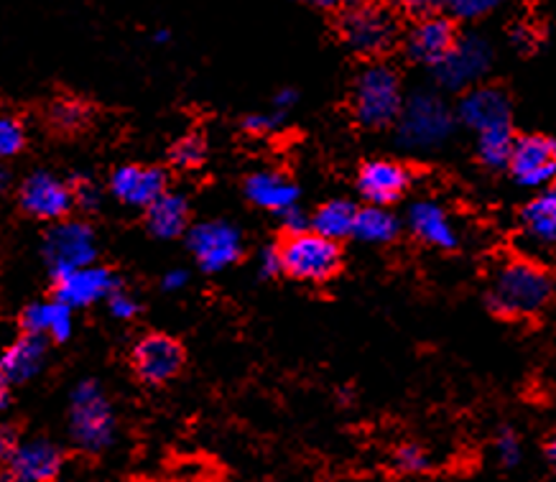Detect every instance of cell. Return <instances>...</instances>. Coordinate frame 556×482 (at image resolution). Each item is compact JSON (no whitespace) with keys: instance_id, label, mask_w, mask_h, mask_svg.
<instances>
[{"instance_id":"39","label":"cell","mask_w":556,"mask_h":482,"mask_svg":"<svg viewBox=\"0 0 556 482\" xmlns=\"http://www.w3.org/2000/svg\"><path fill=\"white\" fill-rule=\"evenodd\" d=\"M75 200H77V204H83L85 210H94L100 202V192L92 185H83V187H77Z\"/></svg>"},{"instance_id":"17","label":"cell","mask_w":556,"mask_h":482,"mask_svg":"<svg viewBox=\"0 0 556 482\" xmlns=\"http://www.w3.org/2000/svg\"><path fill=\"white\" fill-rule=\"evenodd\" d=\"M110 189L130 207H149L159 194L166 192V174L153 166H121L110 177Z\"/></svg>"},{"instance_id":"16","label":"cell","mask_w":556,"mask_h":482,"mask_svg":"<svg viewBox=\"0 0 556 482\" xmlns=\"http://www.w3.org/2000/svg\"><path fill=\"white\" fill-rule=\"evenodd\" d=\"M457 41V31L455 24L447 16H421L419 24L412 28L406 39V51L414 62L421 64H439L444 60V54L455 47Z\"/></svg>"},{"instance_id":"11","label":"cell","mask_w":556,"mask_h":482,"mask_svg":"<svg viewBox=\"0 0 556 482\" xmlns=\"http://www.w3.org/2000/svg\"><path fill=\"white\" fill-rule=\"evenodd\" d=\"M508 169L518 185L546 187L556 174V143L546 136H521L510 149Z\"/></svg>"},{"instance_id":"6","label":"cell","mask_w":556,"mask_h":482,"mask_svg":"<svg viewBox=\"0 0 556 482\" xmlns=\"http://www.w3.org/2000/svg\"><path fill=\"white\" fill-rule=\"evenodd\" d=\"M43 258H47L51 276L67 274L72 268L87 266L98 258L94 232L87 223L62 220L47 232L43 240Z\"/></svg>"},{"instance_id":"45","label":"cell","mask_w":556,"mask_h":482,"mask_svg":"<svg viewBox=\"0 0 556 482\" xmlns=\"http://www.w3.org/2000/svg\"><path fill=\"white\" fill-rule=\"evenodd\" d=\"M3 189H5V172L0 169V194H3Z\"/></svg>"},{"instance_id":"18","label":"cell","mask_w":556,"mask_h":482,"mask_svg":"<svg viewBox=\"0 0 556 482\" xmlns=\"http://www.w3.org/2000/svg\"><path fill=\"white\" fill-rule=\"evenodd\" d=\"M43 363H47V340L41 334L26 332V338L16 340L0 355V376L9 383H26L39 376Z\"/></svg>"},{"instance_id":"40","label":"cell","mask_w":556,"mask_h":482,"mask_svg":"<svg viewBox=\"0 0 556 482\" xmlns=\"http://www.w3.org/2000/svg\"><path fill=\"white\" fill-rule=\"evenodd\" d=\"M497 447H501V455L508 465L516 462V459H518V442H516L514 434H510V432L503 434L501 442H497Z\"/></svg>"},{"instance_id":"30","label":"cell","mask_w":556,"mask_h":482,"mask_svg":"<svg viewBox=\"0 0 556 482\" xmlns=\"http://www.w3.org/2000/svg\"><path fill=\"white\" fill-rule=\"evenodd\" d=\"M442 3L447 5V11L455 18L472 21V18L488 16V13L493 11V9H497V5H501L503 0H442Z\"/></svg>"},{"instance_id":"42","label":"cell","mask_w":556,"mask_h":482,"mask_svg":"<svg viewBox=\"0 0 556 482\" xmlns=\"http://www.w3.org/2000/svg\"><path fill=\"white\" fill-rule=\"evenodd\" d=\"M302 3L312 5V9H321V11H340V9H348L353 0H302Z\"/></svg>"},{"instance_id":"25","label":"cell","mask_w":556,"mask_h":482,"mask_svg":"<svg viewBox=\"0 0 556 482\" xmlns=\"http://www.w3.org/2000/svg\"><path fill=\"white\" fill-rule=\"evenodd\" d=\"M399 230V217L391 210H386L383 204H370V207L355 212L353 236L363 243H391V240H396Z\"/></svg>"},{"instance_id":"2","label":"cell","mask_w":556,"mask_h":482,"mask_svg":"<svg viewBox=\"0 0 556 482\" xmlns=\"http://www.w3.org/2000/svg\"><path fill=\"white\" fill-rule=\"evenodd\" d=\"M353 105L357 120L365 128H386L401 118L404 94H401L399 75L386 64H372L355 79Z\"/></svg>"},{"instance_id":"12","label":"cell","mask_w":556,"mask_h":482,"mask_svg":"<svg viewBox=\"0 0 556 482\" xmlns=\"http://www.w3.org/2000/svg\"><path fill=\"white\" fill-rule=\"evenodd\" d=\"M64 455L56 444L47 440H31L16 444L5 459V478L11 482H49L62 472Z\"/></svg>"},{"instance_id":"32","label":"cell","mask_w":556,"mask_h":482,"mask_svg":"<svg viewBox=\"0 0 556 482\" xmlns=\"http://www.w3.org/2000/svg\"><path fill=\"white\" fill-rule=\"evenodd\" d=\"M281 123H283V113L276 111V113H268V115H248L243 128L253 136H268V134H274V130L281 126Z\"/></svg>"},{"instance_id":"37","label":"cell","mask_w":556,"mask_h":482,"mask_svg":"<svg viewBox=\"0 0 556 482\" xmlns=\"http://www.w3.org/2000/svg\"><path fill=\"white\" fill-rule=\"evenodd\" d=\"M261 274L268 276V279L281 274V253H278V245H268L266 251L261 253Z\"/></svg>"},{"instance_id":"8","label":"cell","mask_w":556,"mask_h":482,"mask_svg":"<svg viewBox=\"0 0 556 482\" xmlns=\"http://www.w3.org/2000/svg\"><path fill=\"white\" fill-rule=\"evenodd\" d=\"M401 118V138L414 149H431L452 134V113L437 94H416L406 102Z\"/></svg>"},{"instance_id":"19","label":"cell","mask_w":556,"mask_h":482,"mask_svg":"<svg viewBox=\"0 0 556 482\" xmlns=\"http://www.w3.org/2000/svg\"><path fill=\"white\" fill-rule=\"evenodd\" d=\"M521 238L529 243V251L546 253L556 243V194L548 189L546 194L531 200L521 210Z\"/></svg>"},{"instance_id":"31","label":"cell","mask_w":556,"mask_h":482,"mask_svg":"<svg viewBox=\"0 0 556 482\" xmlns=\"http://www.w3.org/2000/svg\"><path fill=\"white\" fill-rule=\"evenodd\" d=\"M393 462L404 472H424L429 467V455L421 447H416V444H404L393 455Z\"/></svg>"},{"instance_id":"41","label":"cell","mask_w":556,"mask_h":482,"mask_svg":"<svg viewBox=\"0 0 556 482\" xmlns=\"http://www.w3.org/2000/svg\"><path fill=\"white\" fill-rule=\"evenodd\" d=\"M187 279H189V274L187 271H181V268H177V271H169L164 276V289L166 291H179V289H185L187 287Z\"/></svg>"},{"instance_id":"34","label":"cell","mask_w":556,"mask_h":482,"mask_svg":"<svg viewBox=\"0 0 556 482\" xmlns=\"http://www.w3.org/2000/svg\"><path fill=\"white\" fill-rule=\"evenodd\" d=\"M278 215H281V223H283V228H287V236H296V232L309 230V217H306V212L299 210L296 204H291L289 210L278 212Z\"/></svg>"},{"instance_id":"26","label":"cell","mask_w":556,"mask_h":482,"mask_svg":"<svg viewBox=\"0 0 556 482\" xmlns=\"http://www.w3.org/2000/svg\"><path fill=\"white\" fill-rule=\"evenodd\" d=\"M355 212L357 207L348 200L325 202L317 212H314V217H309V230L319 232L321 238H329L334 240V243H340V240L353 236Z\"/></svg>"},{"instance_id":"47","label":"cell","mask_w":556,"mask_h":482,"mask_svg":"<svg viewBox=\"0 0 556 482\" xmlns=\"http://www.w3.org/2000/svg\"><path fill=\"white\" fill-rule=\"evenodd\" d=\"M49 482H60V480H49Z\"/></svg>"},{"instance_id":"5","label":"cell","mask_w":556,"mask_h":482,"mask_svg":"<svg viewBox=\"0 0 556 482\" xmlns=\"http://www.w3.org/2000/svg\"><path fill=\"white\" fill-rule=\"evenodd\" d=\"M72 436L79 447L87 452H100L113 442L115 421L105 393L94 381L79 383L72 393V414H70Z\"/></svg>"},{"instance_id":"24","label":"cell","mask_w":556,"mask_h":482,"mask_svg":"<svg viewBox=\"0 0 556 482\" xmlns=\"http://www.w3.org/2000/svg\"><path fill=\"white\" fill-rule=\"evenodd\" d=\"M24 327L26 332L41 334V338L67 342L72 334V309L67 304H62L60 299H51V302L31 304L24 312Z\"/></svg>"},{"instance_id":"35","label":"cell","mask_w":556,"mask_h":482,"mask_svg":"<svg viewBox=\"0 0 556 482\" xmlns=\"http://www.w3.org/2000/svg\"><path fill=\"white\" fill-rule=\"evenodd\" d=\"M396 5L412 16H429L442 5V0H396Z\"/></svg>"},{"instance_id":"9","label":"cell","mask_w":556,"mask_h":482,"mask_svg":"<svg viewBox=\"0 0 556 482\" xmlns=\"http://www.w3.org/2000/svg\"><path fill=\"white\" fill-rule=\"evenodd\" d=\"M136 376L149 385L169 383L172 378L179 376L185 365V347L169 334H146V338L134 347L130 355Z\"/></svg>"},{"instance_id":"23","label":"cell","mask_w":556,"mask_h":482,"mask_svg":"<svg viewBox=\"0 0 556 482\" xmlns=\"http://www.w3.org/2000/svg\"><path fill=\"white\" fill-rule=\"evenodd\" d=\"M248 200L268 212H283L299 202V187L278 172H258L245 181Z\"/></svg>"},{"instance_id":"21","label":"cell","mask_w":556,"mask_h":482,"mask_svg":"<svg viewBox=\"0 0 556 482\" xmlns=\"http://www.w3.org/2000/svg\"><path fill=\"white\" fill-rule=\"evenodd\" d=\"M408 228L424 243L442 248V251H452L459 243L457 230L452 228L447 212L439 207L437 202H416L408 210Z\"/></svg>"},{"instance_id":"15","label":"cell","mask_w":556,"mask_h":482,"mask_svg":"<svg viewBox=\"0 0 556 482\" xmlns=\"http://www.w3.org/2000/svg\"><path fill=\"white\" fill-rule=\"evenodd\" d=\"M412 185V172L399 161H368L357 177V189L370 204H391L406 194Z\"/></svg>"},{"instance_id":"20","label":"cell","mask_w":556,"mask_h":482,"mask_svg":"<svg viewBox=\"0 0 556 482\" xmlns=\"http://www.w3.org/2000/svg\"><path fill=\"white\" fill-rule=\"evenodd\" d=\"M459 115L472 130L503 126V123H510V102L501 90H493V87H478V90L467 92L465 100L459 102Z\"/></svg>"},{"instance_id":"1","label":"cell","mask_w":556,"mask_h":482,"mask_svg":"<svg viewBox=\"0 0 556 482\" xmlns=\"http://www.w3.org/2000/svg\"><path fill=\"white\" fill-rule=\"evenodd\" d=\"M554 283L544 266L531 258L506 261L497 268L490 289V309L501 317H533L546 309Z\"/></svg>"},{"instance_id":"10","label":"cell","mask_w":556,"mask_h":482,"mask_svg":"<svg viewBox=\"0 0 556 482\" xmlns=\"http://www.w3.org/2000/svg\"><path fill=\"white\" fill-rule=\"evenodd\" d=\"M490 60L493 54H490L488 41H482L480 36H465L463 41H455L442 62L434 64L437 77L447 90H465L485 75Z\"/></svg>"},{"instance_id":"4","label":"cell","mask_w":556,"mask_h":482,"mask_svg":"<svg viewBox=\"0 0 556 482\" xmlns=\"http://www.w3.org/2000/svg\"><path fill=\"white\" fill-rule=\"evenodd\" d=\"M340 34L342 41L357 54H383L399 39V21L391 9L380 3H350L342 9Z\"/></svg>"},{"instance_id":"36","label":"cell","mask_w":556,"mask_h":482,"mask_svg":"<svg viewBox=\"0 0 556 482\" xmlns=\"http://www.w3.org/2000/svg\"><path fill=\"white\" fill-rule=\"evenodd\" d=\"M54 120L64 128H77L79 120H83V111L77 105H72V102H64V105L54 107Z\"/></svg>"},{"instance_id":"3","label":"cell","mask_w":556,"mask_h":482,"mask_svg":"<svg viewBox=\"0 0 556 482\" xmlns=\"http://www.w3.org/2000/svg\"><path fill=\"white\" fill-rule=\"evenodd\" d=\"M278 253H281V271L296 281L325 283L342 268L340 245L314 230L287 236L278 245Z\"/></svg>"},{"instance_id":"14","label":"cell","mask_w":556,"mask_h":482,"mask_svg":"<svg viewBox=\"0 0 556 482\" xmlns=\"http://www.w3.org/2000/svg\"><path fill=\"white\" fill-rule=\"evenodd\" d=\"M75 204V192L47 172L31 174L21 187V207L36 220H62Z\"/></svg>"},{"instance_id":"22","label":"cell","mask_w":556,"mask_h":482,"mask_svg":"<svg viewBox=\"0 0 556 482\" xmlns=\"http://www.w3.org/2000/svg\"><path fill=\"white\" fill-rule=\"evenodd\" d=\"M146 223L149 230L161 240H174L185 236L189 228V202L177 192L166 189L146 207Z\"/></svg>"},{"instance_id":"44","label":"cell","mask_w":556,"mask_h":482,"mask_svg":"<svg viewBox=\"0 0 556 482\" xmlns=\"http://www.w3.org/2000/svg\"><path fill=\"white\" fill-rule=\"evenodd\" d=\"M9 401H11V383L0 376V411L9 406Z\"/></svg>"},{"instance_id":"46","label":"cell","mask_w":556,"mask_h":482,"mask_svg":"<svg viewBox=\"0 0 556 482\" xmlns=\"http://www.w3.org/2000/svg\"><path fill=\"white\" fill-rule=\"evenodd\" d=\"M156 41H169V34H166V31H161V34H156Z\"/></svg>"},{"instance_id":"33","label":"cell","mask_w":556,"mask_h":482,"mask_svg":"<svg viewBox=\"0 0 556 482\" xmlns=\"http://www.w3.org/2000/svg\"><path fill=\"white\" fill-rule=\"evenodd\" d=\"M108 302H110V312H113V317H118V319H134L138 312H141V306H138V302L134 296H128V294H123V291H113V294L108 296Z\"/></svg>"},{"instance_id":"27","label":"cell","mask_w":556,"mask_h":482,"mask_svg":"<svg viewBox=\"0 0 556 482\" xmlns=\"http://www.w3.org/2000/svg\"><path fill=\"white\" fill-rule=\"evenodd\" d=\"M514 141V123H503V126L482 130V134H478V153L482 164H485L488 169H506Z\"/></svg>"},{"instance_id":"28","label":"cell","mask_w":556,"mask_h":482,"mask_svg":"<svg viewBox=\"0 0 556 482\" xmlns=\"http://www.w3.org/2000/svg\"><path fill=\"white\" fill-rule=\"evenodd\" d=\"M204 141L200 136H187L172 145V164L179 166V169H194L204 161Z\"/></svg>"},{"instance_id":"13","label":"cell","mask_w":556,"mask_h":482,"mask_svg":"<svg viewBox=\"0 0 556 482\" xmlns=\"http://www.w3.org/2000/svg\"><path fill=\"white\" fill-rule=\"evenodd\" d=\"M115 287H118V279H115L113 271L87 263V266L54 276V299L75 309V306H90L100 299H108Z\"/></svg>"},{"instance_id":"29","label":"cell","mask_w":556,"mask_h":482,"mask_svg":"<svg viewBox=\"0 0 556 482\" xmlns=\"http://www.w3.org/2000/svg\"><path fill=\"white\" fill-rule=\"evenodd\" d=\"M26 145V130L21 126V120L3 115L0 118V158H11L16 153L24 151Z\"/></svg>"},{"instance_id":"7","label":"cell","mask_w":556,"mask_h":482,"mask_svg":"<svg viewBox=\"0 0 556 482\" xmlns=\"http://www.w3.org/2000/svg\"><path fill=\"white\" fill-rule=\"evenodd\" d=\"M187 245L207 274H219L243 255V236L236 225L210 220L187 232Z\"/></svg>"},{"instance_id":"43","label":"cell","mask_w":556,"mask_h":482,"mask_svg":"<svg viewBox=\"0 0 556 482\" xmlns=\"http://www.w3.org/2000/svg\"><path fill=\"white\" fill-rule=\"evenodd\" d=\"M296 102V92L294 90H281L276 94V111L287 113V107H291Z\"/></svg>"},{"instance_id":"38","label":"cell","mask_w":556,"mask_h":482,"mask_svg":"<svg viewBox=\"0 0 556 482\" xmlns=\"http://www.w3.org/2000/svg\"><path fill=\"white\" fill-rule=\"evenodd\" d=\"M18 434L16 429L9 427V423H0V465H5V459L11 457V452L16 449Z\"/></svg>"}]
</instances>
